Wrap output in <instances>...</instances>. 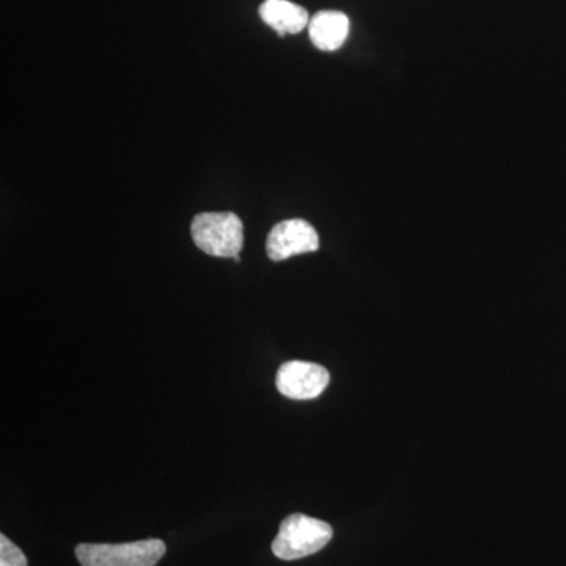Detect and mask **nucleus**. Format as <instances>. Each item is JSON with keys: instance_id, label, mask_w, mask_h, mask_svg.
<instances>
[{"instance_id": "nucleus-5", "label": "nucleus", "mask_w": 566, "mask_h": 566, "mask_svg": "<svg viewBox=\"0 0 566 566\" xmlns=\"http://www.w3.org/2000/svg\"><path fill=\"white\" fill-rule=\"evenodd\" d=\"M319 238L312 223L290 219L273 227L266 240V253L273 262L318 251Z\"/></svg>"}, {"instance_id": "nucleus-3", "label": "nucleus", "mask_w": 566, "mask_h": 566, "mask_svg": "<svg viewBox=\"0 0 566 566\" xmlns=\"http://www.w3.org/2000/svg\"><path fill=\"white\" fill-rule=\"evenodd\" d=\"M166 554L163 539H140L122 545L76 546V557L82 566H156Z\"/></svg>"}, {"instance_id": "nucleus-8", "label": "nucleus", "mask_w": 566, "mask_h": 566, "mask_svg": "<svg viewBox=\"0 0 566 566\" xmlns=\"http://www.w3.org/2000/svg\"><path fill=\"white\" fill-rule=\"evenodd\" d=\"M0 566H28V557L6 535H0Z\"/></svg>"}, {"instance_id": "nucleus-6", "label": "nucleus", "mask_w": 566, "mask_h": 566, "mask_svg": "<svg viewBox=\"0 0 566 566\" xmlns=\"http://www.w3.org/2000/svg\"><path fill=\"white\" fill-rule=\"evenodd\" d=\"M348 35L349 20L342 11H318L308 22V36L319 51L340 50Z\"/></svg>"}, {"instance_id": "nucleus-2", "label": "nucleus", "mask_w": 566, "mask_h": 566, "mask_svg": "<svg viewBox=\"0 0 566 566\" xmlns=\"http://www.w3.org/2000/svg\"><path fill=\"white\" fill-rule=\"evenodd\" d=\"M329 524L294 513L282 521L273 542V553L282 560H297L322 551L333 539Z\"/></svg>"}, {"instance_id": "nucleus-1", "label": "nucleus", "mask_w": 566, "mask_h": 566, "mask_svg": "<svg viewBox=\"0 0 566 566\" xmlns=\"http://www.w3.org/2000/svg\"><path fill=\"white\" fill-rule=\"evenodd\" d=\"M191 234L208 255L234 259L243 251L244 226L234 212H200L193 218Z\"/></svg>"}, {"instance_id": "nucleus-4", "label": "nucleus", "mask_w": 566, "mask_h": 566, "mask_svg": "<svg viewBox=\"0 0 566 566\" xmlns=\"http://www.w3.org/2000/svg\"><path fill=\"white\" fill-rule=\"evenodd\" d=\"M329 371L318 364L292 360L279 368L275 386L292 400H314L329 385Z\"/></svg>"}, {"instance_id": "nucleus-7", "label": "nucleus", "mask_w": 566, "mask_h": 566, "mask_svg": "<svg viewBox=\"0 0 566 566\" xmlns=\"http://www.w3.org/2000/svg\"><path fill=\"white\" fill-rule=\"evenodd\" d=\"M259 13L264 24L270 25L281 36L285 33L303 32L311 22L307 10L289 0H264Z\"/></svg>"}]
</instances>
